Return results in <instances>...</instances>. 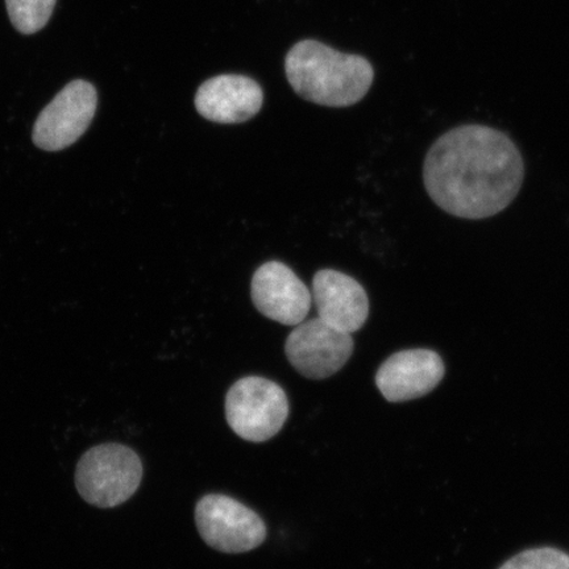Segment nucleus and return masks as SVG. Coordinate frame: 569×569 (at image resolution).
I'll use <instances>...</instances> for the list:
<instances>
[{"label": "nucleus", "instance_id": "9", "mask_svg": "<svg viewBox=\"0 0 569 569\" xmlns=\"http://www.w3.org/2000/svg\"><path fill=\"white\" fill-rule=\"evenodd\" d=\"M445 373V362L436 351L405 350L382 362L376 386L389 402H407L429 395Z\"/></svg>", "mask_w": 569, "mask_h": 569}, {"label": "nucleus", "instance_id": "2", "mask_svg": "<svg viewBox=\"0 0 569 569\" xmlns=\"http://www.w3.org/2000/svg\"><path fill=\"white\" fill-rule=\"evenodd\" d=\"M290 87L306 101L350 107L368 94L375 70L365 57L336 51L317 40H302L284 59Z\"/></svg>", "mask_w": 569, "mask_h": 569}, {"label": "nucleus", "instance_id": "8", "mask_svg": "<svg viewBox=\"0 0 569 569\" xmlns=\"http://www.w3.org/2000/svg\"><path fill=\"white\" fill-rule=\"evenodd\" d=\"M251 290L256 309L274 322L296 327L309 315V288L282 262L269 261L256 270Z\"/></svg>", "mask_w": 569, "mask_h": 569}, {"label": "nucleus", "instance_id": "6", "mask_svg": "<svg viewBox=\"0 0 569 569\" xmlns=\"http://www.w3.org/2000/svg\"><path fill=\"white\" fill-rule=\"evenodd\" d=\"M353 347L351 333L333 329L317 317L296 326L284 343V353L298 373L323 380L347 365Z\"/></svg>", "mask_w": 569, "mask_h": 569}, {"label": "nucleus", "instance_id": "12", "mask_svg": "<svg viewBox=\"0 0 569 569\" xmlns=\"http://www.w3.org/2000/svg\"><path fill=\"white\" fill-rule=\"evenodd\" d=\"M6 4L13 27L21 33L32 34L47 26L56 0H6Z\"/></svg>", "mask_w": 569, "mask_h": 569}, {"label": "nucleus", "instance_id": "5", "mask_svg": "<svg viewBox=\"0 0 569 569\" xmlns=\"http://www.w3.org/2000/svg\"><path fill=\"white\" fill-rule=\"evenodd\" d=\"M196 522L204 542L224 553L252 551L267 538L264 521L246 505L224 495L201 498Z\"/></svg>", "mask_w": 569, "mask_h": 569}, {"label": "nucleus", "instance_id": "11", "mask_svg": "<svg viewBox=\"0 0 569 569\" xmlns=\"http://www.w3.org/2000/svg\"><path fill=\"white\" fill-rule=\"evenodd\" d=\"M312 301L318 317L339 331L353 333L369 316L367 291L351 276L338 270H319L312 279Z\"/></svg>", "mask_w": 569, "mask_h": 569}, {"label": "nucleus", "instance_id": "7", "mask_svg": "<svg viewBox=\"0 0 569 569\" xmlns=\"http://www.w3.org/2000/svg\"><path fill=\"white\" fill-rule=\"evenodd\" d=\"M97 91L87 81L70 82L41 111L34 124V144L44 151L66 149L88 131L97 111Z\"/></svg>", "mask_w": 569, "mask_h": 569}, {"label": "nucleus", "instance_id": "3", "mask_svg": "<svg viewBox=\"0 0 569 569\" xmlns=\"http://www.w3.org/2000/svg\"><path fill=\"white\" fill-rule=\"evenodd\" d=\"M142 465L132 448L103 443L82 455L76 469L78 493L92 507L117 508L138 492Z\"/></svg>", "mask_w": 569, "mask_h": 569}, {"label": "nucleus", "instance_id": "10", "mask_svg": "<svg viewBox=\"0 0 569 569\" xmlns=\"http://www.w3.org/2000/svg\"><path fill=\"white\" fill-rule=\"evenodd\" d=\"M264 92L247 76L222 74L210 78L197 90L199 116L220 124H239L258 116Z\"/></svg>", "mask_w": 569, "mask_h": 569}, {"label": "nucleus", "instance_id": "13", "mask_svg": "<svg viewBox=\"0 0 569 569\" xmlns=\"http://www.w3.org/2000/svg\"><path fill=\"white\" fill-rule=\"evenodd\" d=\"M500 569H569V555L552 547H540L516 555Z\"/></svg>", "mask_w": 569, "mask_h": 569}, {"label": "nucleus", "instance_id": "1", "mask_svg": "<svg viewBox=\"0 0 569 569\" xmlns=\"http://www.w3.org/2000/svg\"><path fill=\"white\" fill-rule=\"evenodd\" d=\"M525 178L521 152L492 127L469 124L440 137L426 156L427 193L453 217L486 219L515 201Z\"/></svg>", "mask_w": 569, "mask_h": 569}, {"label": "nucleus", "instance_id": "4", "mask_svg": "<svg viewBox=\"0 0 569 569\" xmlns=\"http://www.w3.org/2000/svg\"><path fill=\"white\" fill-rule=\"evenodd\" d=\"M289 416L284 390L264 377L249 376L233 383L226 397V418L233 432L262 443L280 432Z\"/></svg>", "mask_w": 569, "mask_h": 569}]
</instances>
